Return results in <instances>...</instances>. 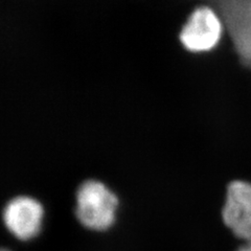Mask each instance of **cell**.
<instances>
[{"instance_id": "cell-1", "label": "cell", "mask_w": 251, "mask_h": 251, "mask_svg": "<svg viewBox=\"0 0 251 251\" xmlns=\"http://www.w3.org/2000/svg\"><path fill=\"white\" fill-rule=\"evenodd\" d=\"M119 199L97 180H87L76 191L75 216L80 223L92 230H106L115 220Z\"/></svg>"}, {"instance_id": "cell-2", "label": "cell", "mask_w": 251, "mask_h": 251, "mask_svg": "<svg viewBox=\"0 0 251 251\" xmlns=\"http://www.w3.org/2000/svg\"><path fill=\"white\" fill-rule=\"evenodd\" d=\"M223 31V21L210 6L202 5L187 18L179 39L185 50L193 52L209 51L217 46Z\"/></svg>"}, {"instance_id": "cell-3", "label": "cell", "mask_w": 251, "mask_h": 251, "mask_svg": "<svg viewBox=\"0 0 251 251\" xmlns=\"http://www.w3.org/2000/svg\"><path fill=\"white\" fill-rule=\"evenodd\" d=\"M225 23L241 59L251 66V0H207Z\"/></svg>"}, {"instance_id": "cell-4", "label": "cell", "mask_w": 251, "mask_h": 251, "mask_svg": "<svg viewBox=\"0 0 251 251\" xmlns=\"http://www.w3.org/2000/svg\"><path fill=\"white\" fill-rule=\"evenodd\" d=\"M222 219L235 237L251 243V183L235 180L228 184Z\"/></svg>"}, {"instance_id": "cell-5", "label": "cell", "mask_w": 251, "mask_h": 251, "mask_svg": "<svg viewBox=\"0 0 251 251\" xmlns=\"http://www.w3.org/2000/svg\"><path fill=\"white\" fill-rule=\"evenodd\" d=\"M43 213L40 202L26 196H20L6 204L3 210V222L16 238L27 241L40 232Z\"/></svg>"}, {"instance_id": "cell-6", "label": "cell", "mask_w": 251, "mask_h": 251, "mask_svg": "<svg viewBox=\"0 0 251 251\" xmlns=\"http://www.w3.org/2000/svg\"><path fill=\"white\" fill-rule=\"evenodd\" d=\"M238 251H251V243H246L244 246H242Z\"/></svg>"}, {"instance_id": "cell-7", "label": "cell", "mask_w": 251, "mask_h": 251, "mask_svg": "<svg viewBox=\"0 0 251 251\" xmlns=\"http://www.w3.org/2000/svg\"><path fill=\"white\" fill-rule=\"evenodd\" d=\"M1 251H10V250H6V249H2Z\"/></svg>"}]
</instances>
